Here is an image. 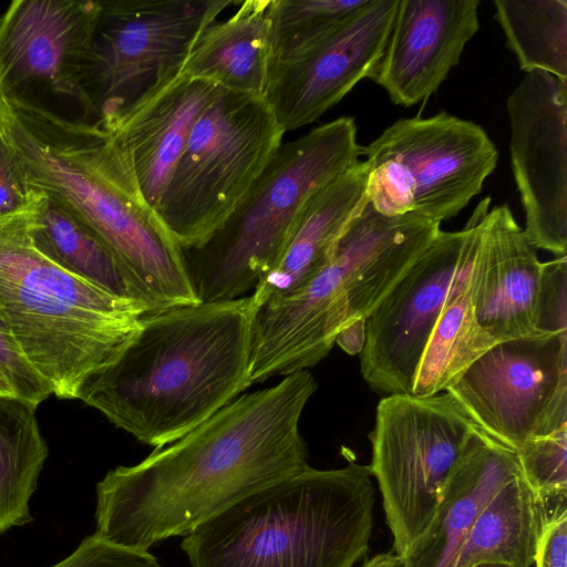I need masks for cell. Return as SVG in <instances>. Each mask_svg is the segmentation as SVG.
I'll return each instance as SVG.
<instances>
[{"instance_id": "d6986e66", "label": "cell", "mask_w": 567, "mask_h": 567, "mask_svg": "<svg viewBox=\"0 0 567 567\" xmlns=\"http://www.w3.org/2000/svg\"><path fill=\"white\" fill-rule=\"evenodd\" d=\"M220 90L179 74L106 131L155 210L197 120Z\"/></svg>"}, {"instance_id": "603a6c76", "label": "cell", "mask_w": 567, "mask_h": 567, "mask_svg": "<svg viewBox=\"0 0 567 567\" xmlns=\"http://www.w3.org/2000/svg\"><path fill=\"white\" fill-rule=\"evenodd\" d=\"M30 234L35 248L65 271L113 296L161 310L103 240L42 194Z\"/></svg>"}, {"instance_id": "1f68e13d", "label": "cell", "mask_w": 567, "mask_h": 567, "mask_svg": "<svg viewBox=\"0 0 567 567\" xmlns=\"http://www.w3.org/2000/svg\"><path fill=\"white\" fill-rule=\"evenodd\" d=\"M50 567H162L147 550L107 542L95 534L85 537L75 550Z\"/></svg>"}, {"instance_id": "5b68a950", "label": "cell", "mask_w": 567, "mask_h": 567, "mask_svg": "<svg viewBox=\"0 0 567 567\" xmlns=\"http://www.w3.org/2000/svg\"><path fill=\"white\" fill-rule=\"evenodd\" d=\"M440 231L439 221L416 214L384 216L368 202L305 286L257 308L251 385L324 359L340 330L368 320Z\"/></svg>"}, {"instance_id": "44dd1931", "label": "cell", "mask_w": 567, "mask_h": 567, "mask_svg": "<svg viewBox=\"0 0 567 567\" xmlns=\"http://www.w3.org/2000/svg\"><path fill=\"white\" fill-rule=\"evenodd\" d=\"M367 179V164L359 161L308 200L279 258L250 295L256 308L297 291L328 262L368 203Z\"/></svg>"}, {"instance_id": "6da1fadb", "label": "cell", "mask_w": 567, "mask_h": 567, "mask_svg": "<svg viewBox=\"0 0 567 567\" xmlns=\"http://www.w3.org/2000/svg\"><path fill=\"white\" fill-rule=\"evenodd\" d=\"M318 384L308 370L240 394L179 440L96 484L95 535L141 550L186 536L267 485L307 467L299 431Z\"/></svg>"}, {"instance_id": "3957f363", "label": "cell", "mask_w": 567, "mask_h": 567, "mask_svg": "<svg viewBox=\"0 0 567 567\" xmlns=\"http://www.w3.org/2000/svg\"><path fill=\"white\" fill-rule=\"evenodd\" d=\"M0 136L27 186L103 240L161 309L198 302L182 247L105 130L0 99Z\"/></svg>"}, {"instance_id": "836d02e7", "label": "cell", "mask_w": 567, "mask_h": 567, "mask_svg": "<svg viewBox=\"0 0 567 567\" xmlns=\"http://www.w3.org/2000/svg\"><path fill=\"white\" fill-rule=\"evenodd\" d=\"M535 564L536 567H567V514L545 526Z\"/></svg>"}, {"instance_id": "74e56055", "label": "cell", "mask_w": 567, "mask_h": 567, "mask_svg": "<svg viewBox=\"0 0 567 567\" xmlns=\"http://www.w3.org/2000/svg\"><path fill=\"white\" fill-rule=\"evenodd\" d=\"M471 567H513V566L505 564V563H498V561H483V563H477Z\"/></svg>"}, {"instance_id": "f546056e", "label": "cell", "mask_w": 567, "mask_h": 567, "mask_svg": "<svg viewBox=\"0 0 567 567\" xmlns=\"http://www.w3.org/2000/svg\"><path fill=\"white\" fill-rule=\"evenodd\" d=\"M535 330L542 334L567 333V256L542 262Z\"/></svg>"}, {"instance_id": "484cf974", "label": "cell", "mask_w": 567, "mask_h": 567, "mask_svg": "<svg viewBox=\"0 0 567 567\" xmlns=\"http://www.w3.org/2000/svg\"><path fill=\"white\" fill-rule=\"evenodd\" d=\"M35 410L0 396V535L33 519L30 498L49 454Z\"/></svg>"}, {"instance_id": "f1b7e54d", "label": "cell", "mask_w": 567, "mask_h": 567, "mask_svg": "<svg viewBox=\"0 0 567 567\" xmlns=\"http://www.w3.org/2000/svg\"><path fill=\"white\" fill-rule=\"evenodd\" d=\"M367 0H272V61L318 38Z\"/></svg>"}, {"instance_id": "e0dca14e", "label": "cell", "mask_w": 567, "mask_h": 567, "mask_svg": "<svg viewBox=\"0 0 567 567\" xmlns=\"http://www.w3.org/2000/svg\"><path fill=\"white\" fill-rule=\"evenodd\" d=\"M480 0H399L371 80L395 105L427 100L456 66L480 30Z\"/></svg>"}, {"instance_id": "5bb4252c", "label": "cell", "mask_w": 567, "mask_h": 567, "mask_svg": "<svg viewBox=\"0 0 567 567\" xmlns=\"http://www.w3.org/2000/svg\"><path fill=\"white\" fill-rule=\"evenodd\" d=\"M445 392L514 451L567 427V333L496 342Z\"/></svg>"}, {"instance_id": "ba28073f", "label": "cell", "mask_w": 567, "mask_h": 567, "mask_svg": "<svg viewBox=\"0 0 567 567\" xmlns=\"http://www.w3.org/2000/svg\"><path fill=\"white\" fill-rule=\"evenodd\" d=\"M265 96L221 89L197 120L156 213L182 249L207 240L282 144Z\"/></svg>"}, {"instance_id": "4fadbf2b", "label": "cell", "mask_w": 567, "mask_h": 567, "mask_svg": "<svg viewBox=\"0 0 567 567\" xmlns=\"http://www.w3.org/2000/svg\"><path fill=\"white\" fill-rule=\"evenodd\" d=\"M483 198L463 229L441 230L367 321L361 374L371 389L411 394L421 354L460 282L472 271L489 215Z\"/></svg>"}, {"instance_id": "30bf717a", "label": "cell", "mask_w": 567, "mask_h": 567, "mask_svg": "<svg viewBox=\"0 0 567 567\" xmlns=\"http://www.w3.org/2000/svg\"><path fill=\"white\" fill-rule=\"evenodd\" d=\"M237 0H100L84 91L100 127L179 75L198 35Z\"/></svg>"}, {"instance_id": "9a60e30c", "label": "cell", "mask_w": 567, "mask_h": 567, "mask_svg": "<svg viewBox=\"0 0 567 567\" xmlns=\"http://www.w3.org/2000/svg\"><path fill=\"white\" fill-rule=\"evenodd\" d=\"M398 6L399 0H367L318 38L271 62L264 96L285 132L313 123L371 78Z\"/></svg>"}, {"instance_id": "8d00e7d4", "label": "cell", "mask_w": 567, "mask_h": 567, "mask_svg": "<svg viewBox=\"0 0 567 567\" xmlns=\"http://www.w3.org/2000/svg\"><path fill=\"white\" fill-rule=\"evenodd\" d=\"M0 396H14V393H13L9 382L6 380V378L3 377L1 371H0Z\"/></svg>"}, {"instance_id": "cb8c5ba5", "label": "cell", "mask_w": 567, "mask_h": 567, "mask_svg": "<svg viewBox=\"0 0 567 567\" xmlns=\"http://www.w3.org/2000/svg\"><path fill=\"white\" fill-rule=\"evenodd\" d=\"M549 524L520 473L506 482L487 502L462 546L454 567L483 561L530 567L539 538Z\"/></svg>"}, {"instance_id": "277c9868", "label": "cell", "mask_w": 567, "mask_h": 567, "mask_svg": "<svg viewBox=\"0 0 567 567\" xmlns=\"http://www.w3.org/2000/svg\"><path fill=\"white\" fill-rule=\"evenodd\" d=\"M369 465L305 471L257 489L184 536L190 567H353L369 551Z\"/></svg>"}, {"instance_id": "7c38bea8", "label": "cell", "mask_w": 567, "mask_h": 567, "mask_svg": "<svg viewBox=\"0 0 567 567\" xmlns=\"http://www.w3.org/2000/svg\"><path fill=\"white\" fill-rule=\"evenodd\" d=\"M100 0H13L0 18V99L100 126L84 91Z\"/></svg>"}, {"instance_id": "9c48e42d", "label": "cell", "mask_w": 567, "mask_h": 567, "mask_svg": "<svg viewBox=\"0 0 567 567\" xmlns=\"http://www.w3.org/2000/svg\"><path fill=\"white\" fill-rule=\"evenodd\" d=\"M368 202L389 217H455L494 172L498 151L485 130L444 111L400 118L362 147Z\"/></svg>"}, {"instance_id": "2e32d148", "label": "cell", "mask_w": 567, "mask_h": 567, "mask_svg": "<svg viewBox=\"0 0 567 567\" xmlns=\"http://www.w3.org/2000/svg\"><path fill=\"white\" fill-rule=\"evenodd\" d=\"M509 153L525 212L524 233L537 249L567 251V82L525 74L512 91Z\"/></svg>"}, {"instance_id": "52a82bcc", "label": "cell", "mask_w": 567, "mask_h": 567, "mask_svg": "<svg viewBox=\"0 0 567 567\" xmlns=\"http://www.w3.org/2000/svg\"><path fill=\"white\" fill-rule=\"evenodd\" d=\"M352 117L281 144L227 220L202 245L183 249L200 302L245 297L277 261L308 200L359 162Z\"/></svg>"}, {"instance_id": "8fae6325", "label": "cell", "mask_w": 567, "mask_h": 567, "mask_svg": "<svg viewBox=\"0 0 567 567\" xmlns=\"http://www.w3.org/2000/svg\"><path fill=\"white\" fill-rule=\"evenodd\" d=\"M476 424L447 392L386 395L369 435L393 549L402 556L430 525Z\"/></svg>"}, {"instance_id": "e575fe53", "label": "cell", "mask_w": 567, "mask_h": 567, "mask_svg": "<svg viewBox=\"0 0 567 567\" xmlns=\"http://www.w3.org/2000/svg\"><path fill=\"white\" fill-rule=\"evenodd\" d=\"M367 321L360 319L341 329L336 343L349 354H360L365 342Z\"/></svg>"}, {"instance_id": "ac0fdd59", "label": "cell", "mask_w": 567, "mask_h": 567, "mask_svg": "<svg viewBox=\"0 0 567 567\" xmlns=\"http://www.w3.org/2000/svg\"><path fill=\"white\" fill-rule=\"evenodd\" d=\"M542 262L507 205L489 210L471 275L478 324L496 342L536 334Z\"/></svg>"}, {"instance_id": "4dcf8cb0", "label": "cell", "mask_w": 567, "mask_h": 567, "mask_svg": "<svg viewBox=\"0 0 567 567\" xmlns=\"http://www.w3.org/2000/svg\"><path fill=\"white\" fill-rule=\"evenodd\" d=\"M0 371L9 382L14 396L33 408L51 393L47 383L31 367L16 339L0 316Z\"/></svg>"}, {"instance_id": "d6a6232c", "label": "cell", "mask_w": 567, "mask_h": 567, "mask_svg": "<svg viewBox=\"0 0 567 567\" xmlns=\"http://www.w3.org/2000/svg\"><path fill=\"white\" fill-rule=\"evenodd\" d=\"M35 196L37 192L27 186L14 155L0 136V217L22 210Z\"/></svg>"}, {"instance_id": "d4e9b609", "label": "cell", "mask_w": 567, "mask_h": 567, "mask_svg": "<svg viewBox=\"0 0 567 567\" xmlns=\"http://www.w3.org/2000/svg\"><path fill=\"white\" fill-rule=\"evenodd\" d=\"M471 275L460 282L429 336L413 379L411 394L415 396L447 391L496 343L476 320Z\"/></svg>"}, {"instance_id": "7a4b0ae2", "label": "cell", "mask_w": 567, "mask_h": 567, "mask_svg": "<svg viewBox=\"0 0 567 567\" xmlns=\"http://www.w3.org/2000/svg\"><path fill=\"white\" fill-rule=\"evenodd\" d=\"M256 310L245 296L148 312L118 357L83 383L78 399L137 441L164 447L251 385Z\"/></svg>"}, {"instance_id": "83f0119b", "label": "cell", "mask_w": 567, "mask_h": 567, "mask_svg": "<svg viewBox=\"0 0 567 567\" xmlns=\"http://www.w3.org/2000/svg\"><path fill=\"white\" fill-rule=\"evenodd\" d=\"M520 475L549 523L567 514V427L515 450Z\"/></svg>"}, {"instance_id": "ffe728a7", "label": "cell", "mask_w": 567, "mask_h": 567, "mask_svg": "<svg viewBox=\"0 0 567 567\" xmlns=\"http://www.w3.org/2000/svg\"><path fill=\"white\" fill-rule=\"evenodd\" d=\"M519 473L516 452L476 425L430 525L402 555L405 567H454L484 506Z\"/></svg>"}, {"instance_id": "d590c367", "label": "cell", "mask_w": 567, "mask_h": 567, "mask_svg": "<svg viewBox=\"0 0 567 567\" xmlns=\"http://www.w3.org/2000/svg\"><path fill=\"white\" fill-rule=\"evenodd\" d=\"M361 567H405L402 556L393 553H381L365 561Z\"/></svg>"}, {"instance_id": "7402d4cb", "label": "cell", "mask_w": 567, "mask_h": 567, "mask_svg": "<svg viewBox=\"0 0 567 567\" xmlns=\"http://www.w3.org/2000/svg\"><path fill=\"white\" fill-rule=\"evenodd\" d=\"M271 1L246 0L197 38L181 75L221 89L264 96L272 62Z\"/></svg>"}, {"instance_id": "4316f807", "label": "cell", "mask_w": 567, "mask_h": 567, "mask_svg": "<svg viewBox=\"0 0 567 567\" xmlns=\"http://www.w3.org/2000/svg\"><path fill=\"white\" fill-rule=\"evenodd\" d=\"M493 4L519 68L567 82V1L494 0Z\"/></svg>"}, {"instance_id": "8992f818", "label": "cell", "mask_w": 567, "mask_h": 567, "mask_svg": "<svg viewBox=\"0 0 567 567\" xmlns=\"http://www.w3.org/2000/svg\"><path fill=\"white\" fill-rule=\"evenodd\" d=\"M40 197L0 217V316L23 355L59 399L112 363L141 318L156 311L65 271L33 245L30 224Z\"/></svg>"}]
</instances>
